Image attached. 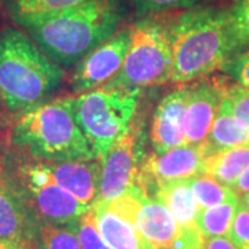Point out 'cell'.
Returning <instances> with one entry per match:
<instances>
[{
	"label": "cell",
	"instance_id": "3",
	"mask_svg": "<svg viewBox=\"0 0 249 249\" xmlns=\"http://www.w3.org/2000/svg\"><path fill=\"white\" fill-rule=\"evenodd\" d=\"M64 68L52 61L24 29L0 31V104L21 116L61 86Z\"/></svg>",
	"mask_w": 249,
	"mask_h": 249
},
{
	"label": "cell",
	"instance_id": "32",
	"mask_svg": "<svg viewBox=\"0 0 249 249\" xmlns=\"http://www.w3.org/2000/svg\"><path fill=\"white\" fill-rule=\"evenodd\" d=\"M234 191L238 194V196H242V194H245V193H248L249 191V166L247 169L244 170L242 173L240 175V178H237V181H235V184H234Z\"/></svg>",
	"mask_w": 249,
	"mask_h": 249
},
{
	"label": "cell",
	"instance_id": "8",
	"mask_svg": "<svg viewBox=\"0 0 249 249\" xmlns=\"http://www.w3.org/2000/svg\"><path fill=\"white\" fill-rule=\"evenodd\" d=\"M137 205L134 223L154 249H204L201 234H190L181 229L170 211L137 184Z\"/></svg>",
	"mask_w": 249,
	"mask_h": 249
},
{
	"label": "cell",
	"instance_id": "27",
	"mask_svg": "<svg viewBox=\"0 0 249 249\" xmlns=\"http://www.w3.org/2000/svg\"><path fill=\"white\" fill-rule=\"evenodd\" d=\"M232 25L235 29L240 45L244 49L249 47V0H238L230 11Z\"/></svg>",
	"mask_w": 249,
	"mask_h": 249
},
{
	"label": "cell",
	"instance_id": "12",
	"mask_svg": "<svg viewBox=\"0 0 249 249\" xmlns=\"http://www.w3.org/2000/svg\"><path fill=\"white\" fill-rule=\"evenodd\" d=\"M191 89L193 83L172 90L157 106L150 136L155 152L168 151L187 144L184 116Z\"/></svg>",
	"mask_w": 249,
	"mask_h": 249
},
{
	"label": "cell",
	"instance_id": "6",
	"mask_svg": "<svg viewBox=\"0 0 249 249\" xmlns=\"http://www.w3.org/2000/svg\"><path fill=\"white\" fill-rule=\"evenodd\" d=\"M13 160L1 176L27 201L39 222L75 224L90 209L54 180L45 160L21 152Z\"/></svg>",
	"mask_w": 249,
	"mask_h": 249
},
{
	"label": "cell",
	"instance_id": "22",
	"mask_svg": "<svg viewBox=\"0 0 249 249\" xmlns=\"http://www.w3.org/2000/svg\"><path fill=\"white\" fill-rule=\"evenodd\" d=\"M36 245L39 249H82L75 224L39 222Z\"/></svg>",
	"mask_w": 249,
	"mask_h": 249
},
{
	"label": "cell",
	"instance_id": "9",
	"mask_svg": "<svg viewBox=\"0 0 249 249\" xmlns=\"http://www.w3.org/2000/svg\"><path fill=\"white\" fill-rule=\"evenodd\" d=\"M205 158V144H186L168 151L152 152L142 162L137 184L150 193L152 187L160 183L196 178L204 173Z\"/></svg>",
	"mask_w": 249,
	"mask_h": 249
},
{
	"label": "cell",
	"instance_id": "15",
	"mask_svg": "<svg viewBox=\"0 0 249 249\" xmlns=\"http://www.w3.org/2000/svg\"><path fill=\"white\" fill-rule=\"evenodd\" d=\"M39 219L14 187L0 175V240L36 244Z\"/></svg>",
	"mask_w": 249,
	"mask_h": 249
},
{
	"label": "cell",
	"instance_id": "29",
	"mask_svg": "<svg viewBox=\"0 0 249 249\" xmlns=\"http://www.w3.org/2000/svg\"><path fill=\"white\" fill-rule=\"evenodd\" d=\"M244 50L232 55L223 71L227 72L237 85L249 89V47Z\"/></svg>",
	"mask_w": 249,
	"mask_h": 249
},
{
	"label": "cell",
	"instance_id": "14",
	"mask_svg": "<svg viewBox=\"0 0 249 249\" xmlns=\"http://www.w3.org/2000/svg\"><path fill=\"white\" fill-rule=\"evenodd\" d=\"M54 180L75 196L80 204L91 208L100 191L101 162L98 160H45Z\"/></svg>",
	"mask_w": 249,
	"mask_h": 249
},
{
	"label": "cell",
	"instance_id": "25",
	"mask_svg": "<svg viewBox=\"0 0 249 249\" xmlns=\"http://www.w3.org/2000/svg\"><path fill=\"white\" fill-rule=\"evenodd\" d=\"M76 232L79 237L82 249H111V247L104 241L98 231L90 209L76 223Z\"/></svg>",
	"mask_w": 249,
	"mask_h": 249
},
{
	"label": "cell",
	"instance_id": "18",
	"mask_svg": "<svg viewBox=\"0 0 249 249\" xmlns=\"http://www.w3.org/2000/svg\"><path fill=\"white\" fill-rule=\"evenodd\" d=\"M206 148V147H205ZM249 166V145L208 151L205 158L204 173L211 175L223 184L232 188L240 175Z\"/></svg>",
	"mask_w": 249,
	"mask_h": 249
},
{
	"label": "cell",
	"instance_id": "10",
	"mask_svg": "<svg viewBox=\"0 0 249 249\" xmlns=\"http://www.w3.org/2000/svg\"><path fill=\"white\" fill-rule=\"evenodd\" d=\"M129 45L130 31H119L83 57L71 76L72 91L82 94L107 85L122 68Z\"/></svg>",
	"mask_w": 249,
	"mask_h": 249
},
{
	"label": "cell",
	"instance_id": "5",
	"mask_svg": "<svg viewBox=\"0 0 249 249\" xmlns=\"http://www.w3.org/2000/svg\"><path fill=\"white\" fill-rule=\"evenodd\" d=\"M142 89H119L107 85L72 97L80 130L101 163L109 150L132 127Z\"/></svg>",
	"mask_w": 249,
	"mask_h": 249
},
{
	"label": "cell",
	"instance_id": "33",
	"mask_svg": "<svg viewBox=\"0 0 249 249\" xmlns=\"http://www.w3.org/2000/svg\"><path fill=\"white\" fill-rule=\"evenodd\" d=\"M240 204L247 209L249 212V191L248 193H245V194H242V196H240Z\"/></svg>",
	"mask_w": 249,
	"mask_h": 249
},
{
	"label": "cell",
	"instance_id": "1",
	"mask_svg": "<svg viewBox=\"0 0 249 249\" xmlns=\"http://www.w3.org/2000/svg\"><path fill=\"white\" fill-rule=\"evenodd\" d=\"M121 0H86L58 13L16 21L61 68H71L116 34Z\"/></svg>",
	"mask_w": 249,
	"mask_h": 249
},
{
	"label": "cell",
	"instance_id": "4",
	"mask_svg": "<svg viewBox=\"0 0 249 249\" xmlns=\"http://www.w3.org/2000/svg\"><path fill=\"white\" fill-rule=\"evenodd\" d=\"M10 142L36 160H97L75 118L72 97L47 100L18 116Z\"/></svg>",
	"mask_w": 249,
	"mask_h": 249
},
{
	"label": "cell",
	"instance_id": "31",
	"mask_svg": "<svg viewBox=\"0 0 249 249\" xmlns=\"http://www.w3.org/2000/svg\"><path fill=\"white\" fill-rule=\"evenodd\" d=\"M0 249H39L37 245L29 241L0 240Z\"/></svg>",
	"mask_w": 249,
	"mask_h": 249
},
{
	"label": "cell",
	"instance_id": "2",
	"mask_svg": "<svg viewBox=\"0 0 249 249\" xmlns=\"http://www.w3.org/2000/svg\"><path fill=\"white\" fill-rule=\"evenodd\" d=\"M173 64L170 82L188 83L224 70L242 50L230 11L194 7L169 25Z\"/></svg>",
	"mask_w": 249,
	"mask_h": 249
},
{
	"label": "cell",
	"instance_id": "16",
	"mask_svg": "<svg viewBox=\"0 0 249 249\" xmlns=\"http://www.w3.org/2000/svg\"><path fill=\"white\" fill-rule=\"evenodd\" d=\"M148 194L155 196L169 209L184 231L202 235L196 223L201 208L193 194L190 178L155 184Z\"/></svg>",
	"mask_w": 249,
	"mask_h": 249
},
{
	"label": "cell",
	"instance_id": "17",
	"mask_svg": "<svg viewBox=\"0 0 249 249\" xmlns=\"http://www.w3.org/2000/svg\"><path fill=\"white\" fill-rule=\"evenodd\" d=\"M90 211L98 231L111 249H154L134 223L114 212L106 204L96 202Z\"/></svg>",
	"mask_w": 249,
	"mask_h": 249
},
{
	"label": "cell",
	"instance_id": "34",
	"mask_svg": "<svg viewBox=\"0 0 249 249\" xmlns=\"http://www.w3.org/2000/svg\"><path fill=\"white\" fill-rule=\"evenodd\" d=\"M3 1H6V0H0V4H1V3H3Z\"/></svg>",
	"mask_w": 249,
	"mask_h": 249
},
{
	"label": "cell",
	"instance_id": "23",
	"mask_svg": "<svg viewBox=\"0 0 249 249\" xmlns=\"http://www.w3.org/2000/svg\"><path fill=\"white\" fill-rule=\"evenodd\" d=\"M86 0H7L10 17L18 19L29 17H39L71 9Z\"/></svg>",
	"mask_w": 249,
	"mask_h": 249
},
{
	"label": "cell",
	"instance_id": "21",
	"mask_svg": "<svg viewBox=\"0 0 249 249\" xmlns=\"http://www.w3.org/2000/svg\"><path fill=\"white\" fill-rule=\"evenodd\" d=\"M190 186L201 209L240 199V196L234 191V188L223 184L222 181L206 173L190 178Z\"/></svg>",
	"mask_w": 249,
	"mask_h": 249
},
{
	"label": "cell",
	"instance_id": "19",
	"mask_svg": "<svg viewBox=\"0 0 249 249\" xmlns=\"http://www.w3.org/2000/svg\"><path fill=\"white\" fill-rule=\"evenodd\" d=\"M204 144L208 151L249 145V124L231 114L219 111Z\"/></svg>",
	"mask_w": 249,
	"mask_h": 249
},
{
	"label": "cell",
	"instance_id": "11",
	"mask_svg": "<svg viewBox=\"0 0 249 249\" xmlns=\"http://www.w3.org/2000/svg\"><path fill=\"white\" fill-rule=\"evenodd\" d=\"M137 133L129 130L109 150L106 160H103L101 176H100V191L97 202H111L122 196L137 183L140 170V145Z\"/></svg>",
	"mask_w": 249,
	"mask_h": 249
},
{
	"label": "cell",
	"instance_id": "7",
	"mask_svg": "<svg viewBox=\"0 0 249 249\" xmlns=\"http://www.w3.org/2000/svg\"><path fill=\"white\" fill-rule=\"evenodd\" d=\"M173 50L169 25L142 18L130 29V45L124 65L107 83L109 88L134 89L170 80Z\"/></svg>",
	"mask_w": 249,
	"mask_h": 249
},
{
	"label": "cell",
	"instance_id": "13",
	"mask_svg": "<svg viewBox=\"0 0 249 249\" xmlns=\"http://www.w3.org/2000/svg\"><path fill=\"white\" fill-rule=\"evenodd\" d=\"M224 85L213 80L193 83L184 116L187 144H204L219 112Z\"/></svg>",
	"mask_w": 249,
	"mask_h": 249
},
{
	"label": "cell",
	"instance_id": "26",
	"mask_svg": "<svg viewBox=\"0 0 249 249\" xmlns=\"http://www.w3.org/2000/svg\"><path fill=\"white\" fill-rule=\"evenodd\" d=\"M199 1L202 0H133L139 16H148L169 10L194 9Z\"/></svg>",
	"mask_w": 249,
	"mask_h": 249
},
{
	"label": "cell",
	"instance_id": "24",
	"mask_svg": "<svg viewBox=\"0 0 249 249\" xmlns=\"http://www.w3.org/2000/svg\"><path fill=\"white\" fill-rule=\"evenodd\" d=\"M219 111L231 114L249 124V89L237 83L224 85Z\"/></svg>",
	"mask_w": 249,
	"mask_h": 249
},
{
	"label": "cell",
	"instance_id": "28",
	"mask_svg": "<svg viewBox=\"0 0 249 249\" xmlns=\"http://www.w3.org/2000/svg\"><path fill=\"white\" fill-rule=\"evenodd\" d=\"M229 237L238 249H249V212L241 204L234 216Z\"/></svg>",
	"mask_w": 249,
	"mask_h": 249
},
{
	"label": "cell",
	"instance_id": "20",
	"mask_svg": "<svg viewBox=\"0 0 249 249\" xmlns=\"http://www.w3.org/2000/svg\"><path fill=\"white\" fill-rule=\"evenodd\" d=\"M238 205L240 199H235L199 211L196 223L205 240L212 237H229Z\"/></svg>",
	"mask_w": 249,
	"mask_h": 249
},
{
	"label": "cell",
	"instance_id": "30",
	"mask_svg": "<svg viewBox=\"0 0 249 249\" xmlns=\"http://www.w3.org/2000/svg\"><path fill=\"white\" fill-rule=\"evenodd\" d=\"M204 249H238L230 237H212L206 238L204 244Z\"/></svg>",
	"mask_w": 249,
	"mask_h": 249
}]
</instances>
